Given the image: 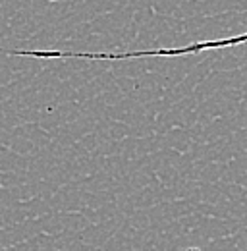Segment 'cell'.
Instances as JSON below:
<instances>
[{"label":"cell","instance_id":"cell-1","mask_svg":"<svg viewBox=\"0 0 247 251\" xmlns=\"http://www.w3.org/2000/svg\"><path fill=\"white\" fill-rule=\"evenodd\" d=\"M247 43V33L234 35L228 39H215V41H195L184 47H170V49H147V50H127V52H77V50H33V49H8V56H31V58H45V60H133V58H151V56H185V54H197L205 50L216 49H230Z\"/></svg>","mask_w":247,"mask_h":251},{"label":"cell","instance_id":"cell-2","mask_svg":"<svg viewBox=\"0 0 247 251\" xmlns=\"http://www.w3.org/2000/svg\"><path fill=\"white\" fill-rule=\"evenodd\" d=\"M187 251H201V250H197V248H191V250H187Z\"/></svg>","mask_w":247,"mask_h":251},{"label":"cell","instance_id":"cell-3","mask_svg":"<svg viewBox=\"0 0 247 251\" xmlns=\"http://www.w3.org/2000/svg\"><path fill=\"white\" fill-rule=\"evenodd\" d=\"M50 2H58V0H50Z\"/></svg>","mask_w":247,"mask_h":251}]
</instances>
